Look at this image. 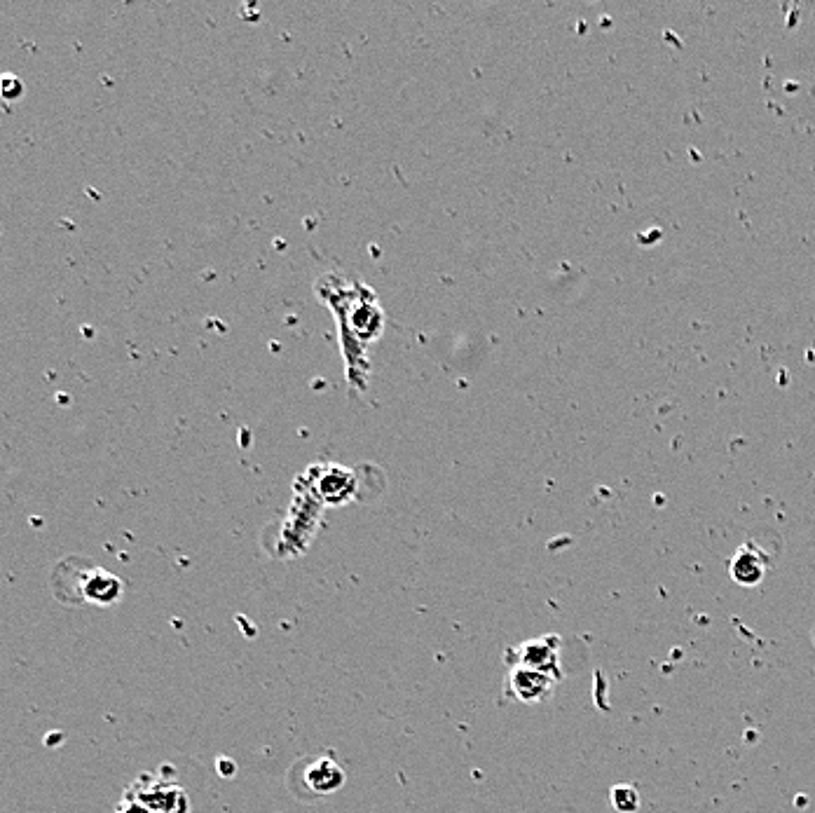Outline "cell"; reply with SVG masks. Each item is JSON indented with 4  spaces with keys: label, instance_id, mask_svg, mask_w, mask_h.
Wrapping results in <instances>:
<instances>
[{
    "label": "cell",
    "instance_id": "obj_6",
    "mask_svg": "<svg viewBox=\"0 0 815 813\" xmlns=\"http://www.w3.org/2000/svg\"><path fill=\"white\" fill-rule=\"evenodd\" d=\"M764 572H766L764 558L755 551V546H745V549L738 551L734 563H731V575H734L736 582L743 586L759 584L762 582Z\"/></svg>",
    "mask_w": 815,
    "mask_h": 813
},
{
    "label": "cell",
    "instance_id": "obj_3",
    "mask_svg": "<svg viewBox=\"0 0 815 813\" xmlns=\"http://www.w3.org/2000/svg\"><path fill=\"white\" fill-rule=\"evenodd\" d=\"M122 596V582L101 567H85L80 575V598L94 605H113Z\"/></svg>",
    "mask_w": 815,
    "mask_h": 813
},
{
    "label": "cell",
    "instance_id": "obj_8",
    "mask_svg": "<svg viewBox=\"0 0 815 813\" xmlns=\"http://www.w3.org/2000/svg\"><path fill=\"white\" fill-rule=\"evenodd\" d=\"M612 804L619 813H635L640 809V795L630 785H616L612 790Z\"/></svg>",
    "mask_w": 815,
    "mask_h": 813
},
{
    "label": "cell",
    "instance_id": "obj_5",
    "mask_svg": "<svg viewBox=\"0 0 815 813\" xmlns=\"http://www.w3.org/2000/svg\"><path fill=\"white\" fill-rule=\"evenodd\" d=\"M518 666L532 668V671L546 673L551 678H560V668H558V640L553 638H541V640H530L520 647L518 654Z\"/></svg>",
    "mask_w": 815,
    "mask_h": 813
},
{
    "label": "cell",
    "instance_id": "obj_7",
    "mask_svg": "<svg viewBox=\"0 0 815 813\" xmlns=\"http://www.w3.org/2000/svg\"><path fill=\"white\" fill-rule=\"evenodd\" d=\"M319 500L328 504H342L352 497V488H349V476L342 474H328L324 481H321V488H317Z\"/></svg>",
    "mask_w": 815,
    "mask_h": 813
},
{
    "label": "cell",
    "instance_id": "obj_4",
    "mask_svg": "<svg viewBox=\"0 0 815 813\" xmlns=\"http://www.w3.org/2000/svg\"><path fill=\"white\" fill-rule=\"evenodd\" d=\"M303 783L310 788L314 795H333L345 783V771L333 757H312L305 764Z\"/></svg>",
    "mask_w": 815,
    "mask_h": 813
},
{
    "label": "cell",
    "instance_id": "obj_2",
    "mask_svg": "<svg viewBox=\"0 0 815 813\" xmlns=\"http://www.w3.org/2000/svg\"><path fill=\"white\" fill-rule=\"evenodd\" d=\"M556 682V678L546 673L532 671V668L525 666H513L509 675V692L523 703H539L549 699Z\"/></svg>",
    "mask_w": 815,
    "mask_h": 813
},
{
    "label": "cell",
    "instance_id": "obj_1",
    "mask_svg": "<svg viewBox=\"0 0 815 813\" xmlns=\"http://www.w3.org/2000/svg\"><path fill=\"white\" fill-rule=\"evenodd\" d=\"M127 797L148 806L153 813H190L188 792L169 778L143 774L129 785Z\"/></svg>",
    "mask_w": 815,
    "mask_h": 813
},
{
    "label": "cell",
    "instance_id": "obj_9",
    "mask_svg": "<svg viewBox=\"0 0 815 813\" xmlns=\"http://www.w3.org/2000/svg\"><path fill=\"white\" fill-rule=\"evenodd\" d=\"M115 813H153V811H150L148 806H143L141 802H136V799L125 797L120 802L118 809H115Z\"/></svg>",
    "mask_w": 815,
    "mask_h": 813
}]
</instances>
